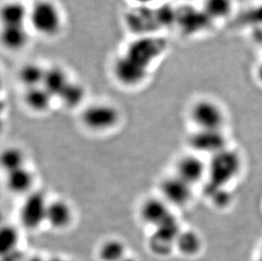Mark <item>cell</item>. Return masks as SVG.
Segmentation results:
<instances>
[{"label": "cell", "mask_w": 262, "mask_h": 261, "mask_svg": "<svg viewBox=\"0 0 262 261\" xmlns=\"http://www.w3.org/2000/svg\"><path fill=\"white\" fill-rule=\"evenodd\" d=\"M175 5L165 2L157 5H127L121 23L129 37L165 35L172 30Z\"/></svg>", "instance_id": "cell-1"}, {"label": "cell", "mask_w": 262, "mask_h": 261, "mask_svg": "<svg viewBox=\"0 0 262 261\" xmlns=\"http://www.w3.org/2000/svg\"><path fill=\"white\" fill-rule=\"evenodd\" d=\"M67 15L57 0H32L28 3V26L34 37L59 39L67 30Z\"/></svg>", "instance_id": "cell-2"}, {"label": "cell", "mask_w": 262, "mask_h": 261, "mask_svg": "<svg viewBox=\"0 0 262 261\" xmlns=\"http://www.w3.org/2000/svg\"><path fill=\"white\" fill-rule=\"evenodd\" d=\"M168 50V42L165 35H151L129 37L121 51L127 58L151 72Z\"/></svg>", "instance_id": "cell-3"}, {"label": "cell", "mask_w": 262, "mask_h": 261, "mask_svg": "<svg viewBox=\"0 0 262 261\" xmlns=\"http://www.w3.org/2000/svg\"><path fill=\"white\" fill-rule=\"evenodd\" d=\"M213 23L202 8L200 6L183 3L175 5L174 23L172 30H175L183 37H193L203 33L210 28Z\"/></svg>", "instance_id": "cell-4"}, {"label": "cell", "mask_w": 262, "mask_h": 261, "mask_svg": "<svg viewBox=\"0 0 262 261\" xmlns=\"http://www.w3.org/2000/svg\"><path fill=\"white\" fill-rule=\"evenodd\" d=\"M112 77L120 85L126 88H134L145 81L149 71L140 67L127 58L121 51L115 54L111 62Z\"/></svg>", "instance_id": "cell-5"}, {"label": "cell", "mask_w": 262, "mask_h": 261, "mask_svg": "<svg viewBox=\"0 0 262 261\" xmlns=\"http://www.w3.org/2000/svg\"><path fill=\"white\" fill-rule=\"evenodd\" d=\"M191 120L198 130H222L225 122V112L212 99H202L191 107Z\"/></svg>", "instance_id": "cell-6"}, {"label": "cell", "mask_w": 262, "mask_h": 261, "mask_svg": "<svg viewBox=\"0 0 262 261\" xmlns=\"http://www.w3.org/2000/svg\"><path fill=\"white\" fill-rule=\"evenodd\" d=\"M34 38L28 23H1V45L10 54H19L28 50Z\"/></svg>", "instance_id": "cell-7"}, {"label": "cell", "mask_w": 262, "mask_h": 261, "mask_svg": "<svg viewBox=\"0 0 262 261\" xmlns=\"http://www.w3.org/2000/svg\"><path fill=\"white\" fill-rule=\"evenodd\" d=\"M82 123L94 130H104L112 128L119 121L117 108L106 104L89 106L82 114Z\"/></svg>", "instance_id": "cell-8"}, {"label": "cell", "mask_w": 262, "mask_h": 261, "mask_svg": "<svg viewBox=\"0 0 262 261\" xmlns=\"http://www.w3.org/2000/svg\"><path fill=\"white\" fill-rule=\"evenodd\" d=\"M48 205L42 192L29 193L20 209V218L23 227L35 230L46 222Z\"/></svg>", "instance_id": "cell-9"}, {"label": "cell", "mask_w": 262, "mask_h": 261, "mask_svg": "<svg viewBox=\"0 0 262 261\" xmlns=\"http://www.w3.org/2000/svg\"><path fill=\"white\" fill-rule=\"evenodd\" d=\"M239 167V159L233 152L225 149L213 156L208 166V174L215 183L225 184L237 175Z\"/></svg>", "instance_id": "cell-10"}, {"label": "cell", "mask_w": 262, "mask_h": 261, "mask_svg": "<svg viewBox=\"0 0 262 261\" xmlns=\"http://www.w3.org/2000/svg\"><path fill=\"white\" fill-rule=\"evenodd\" d=\"M191 148L214 156L225 150L227 140L222 130H197L189 138Z\"/></svg>", "instance_id": "cell-11"}, {"label": "cell", "mask_w": 262, "mask_h": 261, "mask_svg": "<svg viewBox=\"0 0 262 261\" xmlns=\"http://www.w3.org/2000/svg\"><path fill=\"white\" fill-rule=\"evenodd\" d=\"M176 172L177 177L193 186L203 179L208 173V167L201 158L194 155H188L178 160Z\"/></svg>", "instance_id": "cell-12"}, {"label": "cell", "mask_w": 262, "mask_h": 261, "mask_svg": "<svg viewBox=\"0 0 262 261\" xmlns=\"http://www.w3.org/2000/svg\"><path fill=\"white\" fill-rule=\"evenodd\" d=\"M191 185L182 180L177 176L166 178L161 185V193L164 200L176 206H183L192 198Z\"/></svg>", "instance_id": "cell-13"}, {"label": "cell", "mask_w": 262, "mask_h": 261, "mask_svg": "<svg viewBox=\"0 0 262 261\" xmlns=\"http://www.w3.org/2000/svg\"><path fill=\"white\" fill-rule=\"evenodd\" d=\"M171 214L166 202L156 198L148 199L144 201L140 209L142 220L147 224L156 227L165 222Z\"/></svg>", "instance_id": "cell-14"}, {"label": "cell", "mask_w": 262, "mask_h": 261, "mask_svg": "<svg viewBox=\"0 0 262 261\" xmlns=\"http://www.w3.org/2000/svg\"><path fill=\"white\" fill-rule=\"evenodd\" d=\"M72 209L61 200L54 201L48 205L46 222L55 229H64L72 222Z\"/></svg>", "instance_id": "cell-15"}, {"label": "cell", "mask_w": 262, "mask_h": 261, "mask_svg": "<svg viewBox=\"0 0 262 261\" xmlns=\"http://www.w3.org/2000/svg\"><path fill=\"white\" fill-rule=\"evenodd\" d=\"M201 7L213 23L230 17L234 10V0H202Z\"/></svg>", "instance_id": "cell-16"}, {"label": "cell", "mask_w": 262, "mask_h": 261, "mask_svg": "<svg viewBox=\"0 0 262 261\" xmlns=\"http://www.w3.org/2000/svg\"><path fill=\"white\" fill-rule=\"evenodd\" d=\"M67 73L64 70L58 67H50L45 71V78L42 86L50 93L53 97H58L61 94L64 88L68 85Z\"/></svg>", "instance_id": "cell-17"}, {"label": "cell", "mask_w": 262, "mask_h": 261, "mask_svg": "<svg viewBox=\"0 0 262 261\" xmlns=\"http://www.w3.org/2000/svg\"><path fill=\"white\" fill-rule=\"evenodd\" d=\"M52 99V95L42 85L27 89L24 94L26 105L35 112L47 111Z\"/></svg>", "instance_id": "cell-18"}, {"label": "cell", "mask_w": 262, "mask_h": 261, "mask_svg": "<svg viewBox=\"0 0 262 261\" xmlns=\"http://www.w3.org/2000/svg\"><path fill=\"white\" fill-rule=\"evenodd\" d=\"M33 183V177L25 167L7 173L6 185L10 192L21 194L29 192Z\"/></svg>", "instance_id": "cell-19"}, {"label": "cell", "mask_w": 262, "mask_h": 261, "mask_svg": "<svg viewBox=\"0 0 262 261\" xmlns=\"http://www.w3.org/2000/svg\"><path fill=\"white\" fill-rule=\"evenodd\" d=\"M126 246L119 239L111 238L104 241L98 250L100 261H123L126 259Z\"/></svg>", "instance_id": "cell-20"}, {"label": "cell", "mask_w": 262, "mask_h": 261, "mask_svg": "<svg viewBox=\"0 0 262 261\" xmlns=\"http://www.w3.org/2000/svg\"><path fill=\"white\" fill-rule=\"evenodd\" d=\"M175 246L184 256H194L201 250V240L195 232L186 231L178 234Z\"/></svg>", "instance_id": "cell-21"}, {"label": "cell", "mask_w": 262, "mask_h": 261, "mask_svg": "<svg viewBox=\"0 0 262 261\" xmlns=\"http://www.w3.org/2000/svg\"><path fill=\"white\" fill-rule=\"evenodd\" d=\"M46 69L36 63L26 64L19 72L20 82L27 86V89L41 86L45 78Z\"/></svg>", "instance_id": "cell-22"}, {"label": "cell", "mask_w": 262, "mask_h": 261, "mask_svg": "<svg viewBox=\"0 0 262 261\" xmlns=\"http://www.w3.org/2000/svg\"><path fill=\"white\" fill-rule=\"evenodd\" d=\"M85 97V89L83 86L77 82L70 81L64 88L59 98L62 104L67 108H76L82 104Z\"/></svg>", "instance_id": "cell-23"}, {"label": "cell", "mask_w": 262, "mask_h": 261, "mask_svg": "<svg viewBox=\"0 0 262 261\" xmlns=\"http://www.w3.org/2000/svg\"><path fill=\"white\" fill-rule=\"evenodd\" d=\"M0 161L3 169L8 173L24 167L25 157L20 149L15 147H10L3 151Z\"/></svg>", "instance_id": "cell-24"}, {"label": "cell", "mask_w": 262, "mask_h": 261, "mask_svg": "<svg viewBox=\"0 0 262 261\" xmlns=\"http://www.w3.org/2000/svg\"><path fill=\"white\" fill-rule=\"evenodd\" d=\"M19 234L17 230L12 226H4L0 230V253L1 255L8 254L16 249Z\"/></svg>", "instance_id": "cell-25"}, {"label": "cell", "mask_w": 262, "mask_h": 261, "mask_svg": "<svg viewBox=\"0 0 262 261\" xmlns=\"http://www.w3.org/2000/svg\"><path fill=\"white\" fill-rule=\"evenodd\" d=\"M250 17L255 20V25L262 28V4L257 5L250 10Z\"/></svg>", "instance_id": "cell-26"}, {"label": "cell", "mask_w": 262, "mask_h": 261, "mask_svg": "<svg viewBox=\"0 0 262 261\" xmlns=\"http://www.w3.org/2000/svg\"><path fill=\"white\" fill-rule=\"evenodd\" d=\"M127 5H157L167 2V0H126Z\"/></svg>", "instance_id": "cell-27"}, {"label": "cell", "mask_w": 262, "mask_h": 261, "mask_svg": "<svg viewBox=\"0 0 262 261\" xmlns=\"http://www.w3.org/2000/svg\"><path fill=\"white\" fill-rule=\"evenodd\" d=\"M2 261H21L23 259V254L16 249L2 255Z\"/></svg>", "instance_id": "cell-28"}, {"label": "cell", "mask_w": 262, "mask_h": 261, "mask_svg": "<svg viewBox=\"0 0 262 261\" xmlns=\"http://www.w3.org/2000/svg\"><path fill=\"white\" fill-rule=\"evenodd\" d=\"M258 77H259L260 81H262V64L260 67H259V71H258Z\"/></svg>", "instance_id": "cell-29"}, {"label": "cell", "mask_w": 262, "mask_h": 261, "mask_svg": "<svg viewBox=\"0 0 262 261\" xmlns=\"http://www.w3.org/2000/svg\"><path fill=\"white\" fill-rule=\"evenodd\" d=\"M28 261H42V259H38V258H36V257H33L32 259H28Z\"/></svg>", "instance_id": "cell-30"}, {"label": "cell", "mask_w": 262, "mask_h": 261, "mask_svg": "<svg viewBox=\"0 0 262 261\" xmlns=\"http://www.w3.org/2000/svg\"><path fill=\"white\" fill-rule=\"evenodd\" d=\"M259 261H262V251L260 252V255L259 257Z\"/></svg>", "instance_id": "cell-31"}, {"label": "cell", "mask_w": 262, "mask_h": 261, "mask_svg": "<svg viewBox=\"0 0 262 261\" xmlns=\"http://www.w3.org/2000/svg\"><path fill=\"white\" fill-rule=\"evenodd\" d=\"M123 261H134V259H124Z\"/></svg>", "instance_id": "cell-32"}]
</instances>
